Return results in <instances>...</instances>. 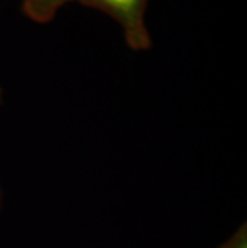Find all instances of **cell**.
Listing matches in <instances>:
<instances>
[{
    "label": "cell",
    "instance_id": "obj_2",
    "mask_svg": "<svg viewBox=\"0 0 247 248\" xmlns=\"http://www.w3.org/2000/svg\"><path fill=\"white\" fill-rule=\"evenodd\" d=\"M71 0H23V12L31 21L39 24L50 23L58 10Z\"/></svg>",
    "mask_w": 247,
    "mask_h": 248
},
{
    "label": "cell",
    "instance_id": "obj_1",
    "mask_svg": "<svg viewBox=\"0 0 247 248\" xmlns=\"http://www.w3.org/2000/svg\"><path fill=\"white\" fill-rule=\"evenodd\" d=\"M83 7L97 8L106 13L120 26L127 44L135 51H145L152 46L151 35L145 23L148 0H76Z\"/></svg>",
    "mask_w": 247,
    "mask_h": 248
},
{
    "label": "cell",
    "instance_id": "obj_4",
    "mask_svg": "<svg viewBox=\"0 0 247 248\" xmlns=\"http://www.w3.org/2000/svg\"><path fill=\"white\" fill-rule=\"evenodd\" d=\"M2 99H3V92H2V88H0V104H2Z\"/></svg>",
    "mask_w": 247,
    "mask_h": 248
},
{
    "label": "cell",
    "instance_id": "obj_5",
    "mask_svg": "<svg viewBox=\"0 0 247 248\" xmlns=\"http://www.w3.org/2000/svg\"><path fill=\"white\" fill-rule=\"evenodd\" d=\"M0 208H2V189H0Z\"/></svg>",
    "mask_w": 247,
    "mask_h": 248
},
{
    "label": "cell",
    "instance_id": "obj_3",
    "mask_svg": "<svg viewBox=\"0 0 247 248\" xmlns=\"http://www.w3.org/2000/svg\"><path fill=\"white\" fill-rule=\"evenodd\" d=\"M215 248H247V224L243 223L223 244Z\"/></svg>",
    "mask_w": 247,
    "mask_h": 248
}]
</instances>
